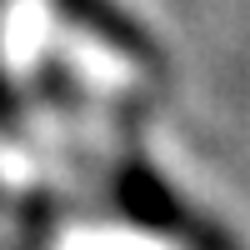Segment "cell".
<instances>
[{
  "mask_svg": "<svg viewBox=\"0 0 250 250\" xmlns=\"http://www.w3.org/2000/svg\"><path fill=\"white\" fill-rule=\"evenodd\" d=\"M60 5H65V10H70L85 30H100L105 40H115V45H125V50H130V45H140V35L125 25V20L105 5V0H60Z\"/></svg>",
  "mask_w": 250,
  "mask_h": 250,
  "instance_id": "cell-1",
  "label": "cell"
}]
</instances>
